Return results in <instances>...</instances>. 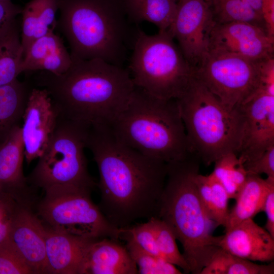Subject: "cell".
<instances>
[{
  "label": "cell",
  "mask_w": 274,
  "mask_h": 274,
  "mask_svg": "<svg viewBox=\"0 0 274 274\" xmlns=\"http://www.w3.org/2000/svg\"><path fill=\"white\" fill-rule=\"evenodd\" d=\"M108 126L123 144L166 163L193 154L177 99L158 98L135 85L127 105Z\"/></svg>",
  "instance_id": "obj_5"
},
{
  "label": "cell",
  "mask_w": 274,
  "mask_h": 274,
  "mask_svg": "<svg viewBox=\"0 0 274 274\" xmlns=\"http://www.w3.org/2000/svg\"><path fill=\"white\" fill-rule=\"evenodd\" d=\"M88 130L58 116L54 133L30 174L29 182L44 190L63 186L91 191L95 183L84 153Z\"/></svg>",
  "instance_id": "obj_8"
},
{
  "label": "cell",
  "mask_w": 274,
  "mask_h": 274,
  "mask_svg": "<svg viewBox=\"0 0 274 274\" xmlns=\"http://www.w3.org/2000/svg\"><path fill=\"white\" fill-rule=\"evenodd\" d=\"M57 10V0H31L22 8L20 37L23 56L35 40L54 31Z\"/></svg>",
  "instance_id": "obj_21"
},
{
  "label": "cell",
  "mask_w": 274,
  "mask_h": 274,
  "mask_svg": "<svg viewBox=\"0 0 274 274\" xmlns=\"http://www.w3.org/2000/svg\"><path fill=\"white\" fill-rule=\"evenodd\" d=\"M137 266L119 240L98 238L89 246L80 274H136Z\"/></svg>",
  "instance_id": "obj_17"
},
{
  "label": "cell",
  "mask_w": 274,
  "mask_h": 274,
  "mask_svg": "<svg viewBox=\"0 0 274 274\" xmlns=\"http://www.w3.org/2000/svg\"><path fill=\"white\" fill-rule=\"evenodd\" d=\"M263 211L266 215L265 228L274 238V186L270 188L266 196Z\"/></svg>",
  "instance_id": "obj_38"
},
{
  "label": "cell",
  "mask_w": 274,
  "mask_h": 274,
  "mask_svg": "<svg viewBox=\"0 0 274 274\" xmlns=\"http://www.w3.org/2000/svg\"><path fill=\"white\" fill-rule=\"evenodd\" d=\"M199 159L192 154L167 163L158 214L180 242L183 256L193 274H200L220 248L221 238L213 235L216 226L201 201L194 181L199 170Z\"/></svg>",
  "instance_id": "obj_3"
},
{
  "label": "cell",
  "mask_w": 274,
  "mask_h": 274,
  "mask_svg": "<svg viewBox=\"0 0 274 274\" xmlns=\"http://www.w3.org/2000/svg\"><path fill=\"white\" fill-rule=\"evenodd\" d=\"M259 61L209 51L196 68L195 76L226 107L239 108L259 88Z\"/></svg>",
  "instance_id": "obj_10"
},
{
  "label": "cell",
  "mask_w": 274,
  "mask_h": 274,
  "mask_svg": "<svg viewBox=\"0 0 274 274\" xmlns=\"http://www.w3.org/2000/svg\"><path fill=\"white\" fill-rule=\"evenodd\" d=\"M125 246L131 258L137 266L140 274H181L176 265L163 258L148 253L142 249L133 241L125 238Z\"/></svg>",
  "instance_id": "obj_29"
},
{
  "label": "cell",
  "mask_w": 274,
  "mask_h": 274,
  "mask_svg": "<svg viewBox=\"0 0 274 274\" xmlns=\"http://www.w3.org/2000/svg\"><path fill=\"white\" fill-rule=\"evenodd\" d=\"M21 204L14 193L0 190V243L8 237Z\"/></svg>",
  "instance_id": "obj_33"
},
{
  "label": "cell",
  "mask_w": 274,
  "mask_h": 274,
  "mask_svg": "<svg viewBox=\"0 0 274 274\" xmlns=\"http://www.w3.org/2000/svg\"><path fill=\"white\" fill-rule=\"evenodd\" d=\"M273 186L274 178L263 179L260 175H248L235 198L234 206L229 211L225 231L263 211L266 196Z\"/></svg>",
  "instance_id": "obj_20"
},
{
  "label": "cell",
  "mask_w": 274,
  "mask_h": 274,
  "mask_svg": "<svg viewBox=\"0 0 274 274\" xmlns=\"http://www.w3.org/2000/svg\"><path fill=\"white\" fill-rule=\"evenodd\" d=\"M273 50L274 37L269 36L261 26L253 23H216L211 32L209 51L258 61L273 57Z\"/></svg>",
  "instance_id": "obj_12"
},
{
  "label": "cell",
  "mask_w": 274,
  "mask_h": 274,
  "mask_svg": "<svg viewBox=\"0 0 274 274\" xmlns=\"http://www.w3.org/2000/svg\"><path fill=\"white\" fill-rule=\"evenodd\" d=\"M219 247L231 254L252 261L274 260V238L253 219L246 220L225 231Z\"/></svg>",
  "instance_id": "obj_15"
},
{
  "label": "cell",
  "mask_w": 274,
  "mask_h": 274,
  "mask_svg": "<svg viewBox=\"0 0 274 274\" xmlns=\"http://www.w3.org/2000/svg\"><path fill=\"white\" fill-rule=\"evenodd\" d=\"M216 23L246 22L260 25L262 17L244 0H212Z\"/></svg>",
  "instance_id": "obj_27"
},
{
  "label": "cell",
  "mask_w": 274,
  "mask_h": 274,
  "mask_svg": "<svg viewBox=\"0 0 274 274\" xmlns=\"http://www.w3.org/2000/svg\"><path fill=\"white\" fill-rule=\"evenodd\" d=\"M244 166L248 175L264 174L267 178H274V145L259 158Z\"/></svg>",
  "instance_id": "obj_34"
},
{
  "label": "cell",
  "mask_w": 274,
  "mask_h": 274,
  "mask_svg": "<svg viewBox=\"0 0 274 274\" xmlns=\"http://www.w3.org/2000/svg\"><path fill=\"white\" fill-rule=\"evenodd\" d=\"M260 87L258 90L274 95V58L273 57L259 61Z\"/></svg>",
  "instance_id": "obj_35"
},
{
  "label": "cell",
  "mask_w": 274,
  "mask_h": 274,
  "mask_svg": "<svg viewBox=\"0 0 274 274\" xmlns=\"http://www.w3.org/2000/svg\"><path fill=\"white\" fill-rule=\"evenodd\" d=\"M22 8L13 4L11 0L0 1V35L21 14Z\"/></svg>",
  "instance_id": "obj_36"
},
{
  "label": "cell",
  "mask_w": 274,
  "mask_h": 274,
  "mask_svg": "<svg viewBox=\"0 0 274 274\" xmlns=\"http://www.w3.org/2000/svg\"><path fill=\"white\" fill-rule=\"evenodd\" d=\"M262 17L261 0H244Z\"/></svg>",
  "instance_id": "obj_39"
},
{
  "label": "cell",
  "mask_w": 274,
  "mask_h": 274,
  "mask_svg": "<svg viewBox=\"0 0 274 274\" xmlns=\"http://www.w3.org/2000/svg\"><path fill=\"white\" fill-rule=\"evenodd\" d=\"M29 92L17 79L0 86V144L22 119Z\"/></svg>",
  "instance_id": "obj_23"
},
{
  "label": "cell",
  "mask_w": 274,
  "mask_h": 274,
  "mask_svg": "<svg viewBox=\"0 0 274 274\" xmlns=\"http://www.w3.org/2000/svg\"><path fill=\"white\" fill-rule=\"evenodd\" d=\"M207 1L209 2V1H212V0H207Z\"/></svg>",
  "instance_id": "obj_40"
},
{
  "label": "cell",
  "mask_w": 274,
  "mask_h": 274,
  "mask_svg": "<svg viewBox=\"0 0 274 274\" xmlns=\"http://www.w3.org/2000/svg\"><path fill=\"white\" fill-rule=\"evenodd\" d=\"M72 62L62 38L51 31L35 40L23 56L20 72L44 71L59 75Z\"/></svg>",
  "instance_id": "obj_18"
},
{
  "label": "cell",
  "mask_w": 274,
  "mask_h": 274,
  "mask_svg": "<svg viewBox=\"0 0 274 274\" xmlns=\"http://www.w3.org/2000/svg\"><path fill=\"white\" fill-rule=\"evenodd\" d=\"M216 23L207 0H178L168 32L177 40L183 55L195 70L209 51L210 35Z\"/></svg>",
  "instance_id": "obj_11"
},
{
  "label": "cell",
  "mask_w": 274,
  "mask_h": 274,
  "mask_svg": "<svg viewBox=\"0 0 274 274\" xmlns=\"http://www.w3.org/2000/svg\"><path fill=\"white\" fill-rule=\"evenodd\" d=\"M56 27L66 39L72 58L101 59L123 66L136 28L126 11L112 0H57Z\"/></svg>",
  "instance_id": "obj_4"
},
{
  "label": "cell",
  "mask_w": 274,
  "mask_h": 274,
  "mask_svg": "<svg viewBox=\"0 0 274 274\" xmlns=\"http://www.w3.org/2000/svg\"><path fill=\"white\" fill-rule=\"evenodd\" d=\"M264 28L268 35L274 37V0H261Z\"/></svg>",
  "instance_id": "obj_37"
},
{
  "label": "cell",
  "mask_w": 274,
  "mask_h": 274,
  "mask_svg": "<svg viewBox=\"0 0 274 274\" xmlns=\"http://www.w3.org/2000/svg\"><path fill=\"white\" fill-rule=\"evenodd\" d=\"M24 148L21 127L15 126L0 144V190L18 194L25 187Z\"/></svg>",
  "instance_id": "obj_19"
},
{
  "label": "cell",
  "mask_w": 274,
  "mask_h": 274,
  "mask_svg": "<svg viewBox=\"0 0 274 274\" xmlns=\"http://www.w3.org/2000/svg\"><path fill=\"white\" fill-rule=\"evenodd\" d=\"M192 152L209 165L241 151L245 120L241 107L224 106L196 77L176 99Z\"/></svg>",
  "instance_id": "obj_6"
},
{
  "label": "cell",
  "mask_w": 274,
  "mask_h": 274,
  "mask_svg": "<svg viewBox=\"0 0 274 274\" xmlns=\"http://www.w3.org/2000/svg\"><path fill=\"white\" fill-rule=\"evenodd\" d=\"M86 148L97 166L100 210L113 225L124 228L158 217L167 163L126 145L108 126L89 128Z\"/></svg>",
  "instance_id": "obj_1"
},
{
  "label": "cell",
  "mask_w": 274,
  "mask_h": 274,
  "mask_svg": "<svg viewBox=\"0 0 274 274\" xmlns=\"http://www.w3.org/2000/svg\"><path fill=\"white\" fill-rule=\"evenodd\" d=\"M214 163L211 175L224 187L229 199H235L248 176L243 164L234 153L226 154Z\"/></svg>",
  "instance_id": "obj_26"
},
{
  "label": "cell",
  "mask_w": 274,
  "mask_h": 274,
  "mask_svg": "<svg viewBox=\"0 0 274 274\" xmlns=\"http://www.w3.org/2000/svg\"><path fill=\"white\" fill-rule=\"evenodd\" d=\"M177 0H126L125 10L133 24L147 21L155 25L158 31H168L174 20Z\"/></svg>",
  "instance_id": "obj_22"
},
{
  "label": "cell",
  "mask_w": 274,
  "mask_h": 274,
  "mask_svg": "<svg viewBox=\"0 0 274 274\" xmlns=\"http://www.w3.org/2000/svg\"><path fill=\"white\" fill-rule=\"evenodd\" d=\"M32 272L18 250L7 238L0 243V274H28Z\"/></svg>",
  "instance_id": "obj_32"
},
{
  "label": "cell",
  "mask_w": 274,
  "mask_h": 274,
  "mask_svg": "<svg viewBox=\"0 0 274 274\" xmlns=\"http://www.w3.org/2000/svg\"><path fill=\"white\" fill-rule=\"evenodd\" d=\"M148 220L150 221L154 231L161 256L168 262L182 268L185 273H190V268L178 249L177 239L172 229L159 218L152 217Z\"/></svg>",
  "instance_id": "obj_28"
},
{
  "label": "cell",
  "mask_w": 274,
  "mask_h": 274,
  "mask_svg": "<svg viewBox=\"0 0 274 274\" xmlns=\"http://www.w3.org/2000/svg\"><path fill=\"white\" fill-rule=\"evenodd\" d=\"M57 110L48 92L32 88L28 95L21 127L24 158L29 164L39 158L46 148L55 129Z\"/></svg>",
  "instance_id": "obj_13"
},
{
  "label": "cell",
  "mask_w": 274,
  "mask_h": 274,
  "mask_svg": "<svg viewBox=\"0 0 274 274\" xmlns=\"http://www.w3.org/2000/svg\"><path fill=\"white\" fill-rule=\"evenodd\" d=\"M44 191L38 211L46 227L86 238L120 239V228L112 224L94 203L91 191L63 186Z\"/></svg>",
  "instance_id": "obj_9"
},
{
  "label": "cell",
  "mask_w": 274,
  "mask_h": 274,
  "mask_svg": "<svg viewBox=\"0 0 274 274\" xmlns=\"http://www.w3.org/2000/svg\"><path fill=\"white\" fill-rule=\"evenodd\" d=\"M120 229L121 239H130L145 252L162 258L158 250L154 231L149 220L143 223L131 225Z\"/></svg>",
  "instance_id": "obj_31"
},
{
  "label": "cell",
  "mask_w": 274,
  "mask_h": 274,
  "mask_svg": "<svg viewBox=\"0 0 274 274\" xmlns=\"http://www.w3.org/2000/svg\"><path fill=\"white\" fill-rule=\"evenodd\" d=\"M0 1H8V0H0Z\"/></svg>",
  "instance_id": "obj_41"
},
{
  "label": "cell",
  "mask_w": 274,
  "mask_h": 274,
  "mask_svg": "<svg viewBox=\"0 0 274 274\" xmlns=\"http://www.w3.org/2000/svg\"><path fill=\"white\" fill-rule=\"evenodd\" d=\"M128 72L136 86L164 99H177L195 76L168 31L147 34L137 28Z\"/></svg>",
  "instance_id": "obj_7"
},
{
  "label": "cell",
  "mask_w": 274,
  "mask_h": 274,
  "mask_svg": "<svg viewBox=\"0 0 274 274\" xmlns=\"http://www.w3.org/2000/svg\"><path fill=\"white\" fill-rule=\"evenodd\" d=\"M72 59L61 75L41 71L37 85L48 92L59 117L88 128L109 126L134 89L128 70L101 59Z\"/></svg>",
  "instance_id": "obj_2"
},
{
  "label": "cell",
  "mask_w": 274,
  "mask_h": 274,
  "mask_svg": "<svg viewBox=\"0 0 274 274\" xmlns=\"http://www.w3.org/2000/svg\"><path fill=\"white\" fill-rule=\"evenodd\" d=\"M95 239L58 232L45 226L48 273L80 274L86 252Z\"/></svg>",
  "instance_id": "obj_16"
},
{
  "label": "cell",
  "mask_w": 274,
  "mask_h": 274,
  "mask_svg": "<svg viewBox=\"0 0 274 274\" xmlns=\"http://www.w3.org/2000/svg\"><path fill=\"white\" fill-rule=\"evenodd\" d=\"M273 261L258 264L219 248L200 274H273Z\"/></svg>",
  "instance_id": "obj_25"
},
{
  "label": "cell",
  "mask_w": 274,
  "mask_h": 274,
  "mask_svg": "<svg viewBox=\"0 0 274 274\" xmlns=\"http://www.w3.org/2000/svg\"><path fill=\"white\" fill-rule=\"evenodd\" d=\"M212 192L209 198L207 211L216 226L226 227L229 214V197L224 187L210 174Z\"/></svg>",
  "instance_id": "obj_30"
},
{
  "label": "cell",
  "mask_w": 274,
  "mask_h": 274,
  "mask_svg": "<svg viewBox=\"0 0 274 274\" xmlns=\"http://www.w3.org/2000/svg\"><path fill=\"white\" fill-rule=\"evenodd\" d=\"M23 57L21 37L15 20L0 35V86L17 79Z\"/></svg>",
  "instance_id": "obj_24"
},
{
  "label": "cell",
  "mask_w": 274,
  "mask_h": 274,
  "mask_svg": "<svg viewBox=\"0 0 274 274\" xmlns=\"http://www.w3.org/2000/svg\"><path fill=\"white\" fill-rule=\"evenodd\" d=\"M7 238L22 256L32 273H48L45 226L42 220L22 203Z\"/></svg>",
  "instance_id": "obj_14"
}]
</instances>
